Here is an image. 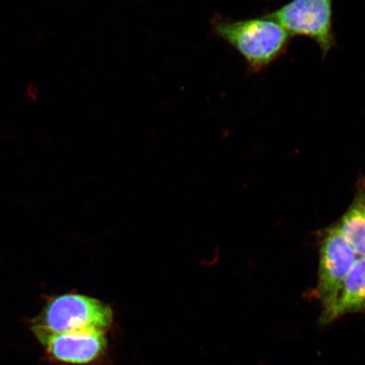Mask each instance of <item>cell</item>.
<instances>
[{
  "label": "cell",
  "mask_w": 365,
  "mask_h": 365,
  "mask_svg": "<svg viewBox=\"0 0 365 365\" xmlns=\"http://www.w3.org/2000/svg\"><path fill=\"white\" fill-rule=\"evenodd\" d=\"M212 34L225 41L245 59L250 73H259L284 56L293 38L279 23L266 15L232 20L215 14Z\"/></svg>",
  "instance_id": "cell-1"
},
{
  "label": "cell",
  "mask_w": 365,
  "mask_h": 365,
  "mask_svg": "<svg viewBox=\"0 0 365 365\" xmlns=\"http://www.w3.org/2000/svg\"><path fill=\"white\" fill-rule=\"evenodd\" d=\"M38 327L50 333L107 330L112 325L113 310L99 299L78 294L54 297L44 308Z\"/></svg>",
  "instance_id": "cell-2"
},
{
  "label": "cell",
  "mask_w": 365,
  "mask_h": 365,
  "mask_svg": "<svg viewBox=\"0 0 365 365\" xmlns=\"http://www.w3.org/2000/svg\"><path fill=\"white\" fill-rule=\"evenodd\" d=\"M266 16L279 23L292 36L312 39L323 58L336 46L333 0H291Z\"/></svg>",
  "instance_id": "cell-3"
},
{
  "label": "cell",
  "mask_w": 365,
  "mask_h": 365,
  "mask_svg": "<svg viewBox=\"0 0 365 365\" xmlns=\"http://www.w3.org/2000/svg\"><path fill=\"white\" fill-rule=\"evenodd\" d=\"M357 259L358 255L336 226L326 231L319 248L318 282L314 290L322 305L321 314L334 307L346 277Z\"/></svg>",
  "instance_id": "cell-4"
},
{
  "label": "cell",
  "mask_w": 365,
  "mask_h": 365,
  "mask_svg": "<svg viewBox=\"0 0 365 365\" xmlns=\"http://www.w3.org/2000/svg\"><path fill=\"white\" fill-rule=\"evenodd\" d=\"M34 331L49 354L63 363L90 364L98 359L107 348L103 331L50 333L34 326Z\"/></svg>",
  "instance_id": "cell-5"
},
{
  "label": "cell",
  "mask_w": 365,
  "mask_h": 365,
  "mask_svg": "<svg viewBox=\"0 0 365 365\" xmlns=\"http://www.w3.org/2000/svg\"><path fill=\"white\" fill-rule=\"evenodd\" d=\"M349 314H365V257L355 262L334 307L319 318V326H327Z\"/></svg>",
  "instance_id": "cell-6"
},
{
  "label": "cell",
  "mask_w": 365,
  "mask_h": 365,
  "mask_svg": "<svg viewBox=\"0 0 365 365\" xmlns=\"http://www.w3.org/2000/svg\"><path fill=\"white\" fill-rule=\"evenodd\" d=\"M359 257H365V213L353 204L335 225Z\"/></svg>",
  "instance_id": "cell-7"
},
{
  "label": "cell",
  "mask_w": 365,
  "mask_h": 365,
  "mask_svg": "<svg viewBox=\"0 0 365 365\" xmlns=\"http://www.w3.org/2000/svg\"><path fill=\"white\" fill-rule=\"evenodd\" d=\"M354 204L365 213V193L359 195Z\"/></svg>",
  "instance_id": "cell-8"
}]
</instances>
